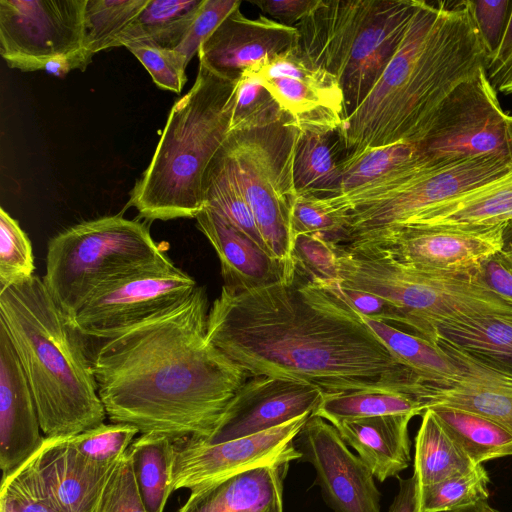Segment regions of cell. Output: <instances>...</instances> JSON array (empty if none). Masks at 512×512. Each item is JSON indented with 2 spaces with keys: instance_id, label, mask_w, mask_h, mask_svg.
Returning a JSON list of instances; mask_svg holds the SVG:
<instances>
[{
  "instance_id": "6da1fadb",
  "label": "cell",
  "mask_w": 512,
  "mask_h": 512,
  "mask_svg": "<svg viewBox=\"0 0 512 512\" xmlns=\"http://www.w3.org/2000/svg\"><path fill=\"white\" fill-rule=\"evenodd\" d=\"M207 338L249 375L313 384L324 394L387 388L413 395L419 376L375 334L341 291L295 264L272 283L222 286Z\"/></svg>"
},
{
  "instance_id": "7a4b0ae2",
  "label": "cell",
  "mask_w": 512,
  "mask_h": 512,
  "mask_svg": "<svg viewBox=\"0 0 512 512\" xmlns=\"http://www.w3.org/2000/svg\"><path fill=\"white\" fill-rule=\"evenodd\" d=\"M209 302L185 300L102 341L92 359L112 423L175 441L206 439L249 374L207 338Z\"/></svg>"
},
{
  "instance_id": "3957f363",
  "label": "cell",
  "mask_w": 512,
  "mask_h": 512,
  "mask_svg": "<svg viewBox=\"0 0 512 512\" xmlns=\"http://www.w3.org/2000/svg\"><path fill=\"white\" fill-rule=\"evenodd\" d=\"M489 61L469 0H418L390 62L337 132L343 160L371 148L417 144L444 100Z\"/></svg>"
},
{
  "instance_id": "277c9868",
  "label": "cell",
  "mask_w": 512,
  "mask_h": 512,
  "mask_svg": "<svg viewBox=\"0 0 512 512\" xmlns=\"http://www.w3.org/2000/svg\"><path fill=\"white\" fill-rule=\"evenodd\" d=\"M0 325L32 391L45 438H69L104 423L85 337L42 278L0 289Z\"/></svg>"
},
{
  "instance_id": "5b68a950",
  "label": "cell",
  "mask_w": 512,
  "mask_h": 512,
  "mask_svg": "<svg viewBox=\"0 0 512 512\" xmlns=\"http://www.w3.org/2000/svg\"><path fill=\"white\" fill-rule=\"evenodd\" d=\"M239 78L199 62L193 86L172 106L126 207L150 221L196 218L204 209L205 175L231 130Z\"/></svg>"
},
{
  "instance_id": "8992f818",
  "label": "cell",
  "mask_w": 512,
  "mask_h": 512,
  "mask_svg": "<svg viewBox=\"0 0 512 512\" xmlns=\"http://www.w3.org/2000/svg\"><path fill=\"white\" fill-rule=\"evenodd\" d=\"M417 2L319 0L295 26L299 53L336 77L346 116L363 101L390 62Z\"/></svg>"
},
{
  "instance_id": "52a82bcc",
  "label": "cell",
  "mask_w": 512,
  "mask_h": 512,
  "mask_svg": "<svg viewBox=\"0 0 512 512\" xmlns=\"http://www.w3.org/2000/svg\"><path fill=\"white\" fill-rule=\"evenodd\" d=\"M339 284L380 296L408 322V330L435 343L443 322L487 315L512 316V304L474 272H447L404 264L373 247L336 245Z\"/></svg>"
},
{
  "instance_id": "ba28073f",
  "label": "cell",
  "mask_w": 512,
  "mask_h": 512,
  "mask_svg": "<svg viewBox=\"0 0 512 512\" xmlns=\"http://www.w3.org/2000/svg\"><path fill=\"white\" fill-rule=\"evenodd\" d=\"M299 128L279 105L231 127L218 151L236 179L268 253L291 265L293 159Z\"/></svg>"
},
{
  "instance_id": "9c48e42d",
  "label": "cell",
  "mask_w": 512,
  "mask_h": 512,
  "mask_svg": "<svg viewBox=\"0 0 512 512\" xmlns=\"http://www.w3.org/2000/svg\"><path fill=\"white\" fill-rule=\"evenodd\" d=\"M170 261L144 222L109 215L80 222L53 236L47 244L42 279L72 320L105 284Z\"/></svg>"
},
{
  "instance_id": "30bf717a",
  "label": "cell",
  "mask_w": 512,
  "mask_h": 512,
  "mask_svg": "<svg viewBox=\"0 0 512 512\" xmlns=\"http://www.w3.org/2000/svg\"><path fill=\"white\" fill-rule=\"evenodd\" d=\"M510 170L512 162L500 157L422 165L325 200L344 219L343 244H348L402 226L427 208Z\"/></svg>"
},
{
  "instance_id": "8fae6325",
  "label": "cell",
  "mask_w": 512,
  "mask_h": 512,
  "mask_svg": "<svg viewBox=\"0 0 512 512\" xmlns=\"http://www.w3.org/2000/svg\"><path fill=\"white\" fill-rule=\"evenodd\" d=\"M417 145L431 166L481 157L512 162V115L503 111L486 70L444 100Z\"/></svg>"
},
{
  "instance_id": "7c38bea8",
  "label": "cell",
  "mask_w": 512,
  "mask_h": 512,
  "mask_svg": "<svg viewBox=\"0 0 512 512\" xmlns=\"http://www.w3.org/2000/svg\"><path fill=\"white\" fill-rule=\"evenodd\" d=\"M86 0H1L0 54L8 67L45 71L90 55L83 48Z\"/></svg>"
},
{
  "instance_id": "4fadbf2b",
  "label": "cell",
  "mask_w": 512,
  "mask_h": 512,
  "mask_svg": "<svg viewBox=\"0 0 512 512\" xmlns=\"http://www.w3.org/2000/svg\"><path fill=\"white\" fill-rule=\"evenodd\" d=\"M197 286L172 261L159 264L105 284L71 321L85 338L103 341L187 299Z\"/></svg>"
},
{
  "instance_id": "5bb4252c",
  "label": "cell",
  "mask_w": 512,
  "mask_h": 512,
  "mask_svg": "<svg viewBox=\"0 0 512 512\" xmlns=\"http://www.w3.org/2000/svg\"><path fill=\"white\" fill-rule=\"evenodd\" d=\"M311 415L215 444L198 438L176 441L172 490H201L251 469L301 459L295 439Z\"/></svg>"
},
{
  "instance_id": "9a60e30c",
  "label": "cell",
  "mask_w": 512,
  "mask_h": 512,
  "mask_svg": "<svg viewBox=\"0 0 512 512\" xmlns=\"http://www.w3.org/2000/svg\"><path fill=\"white\" fill-rule=\"evenodd\" d=\"M506 225L403 226L348 244L373 247L420 269L473 272L483 260L503 249Z\"/></svg>"
},
{
  "instance_id": "2e32d148",
  "label": "cell",
  "mask_w": 512,
  "mask_h": 512,
  "mask_svg": "<svg viewBox=\"0 0 512 512\" xmlns=\"http://www.w3.org/2000/svg\"><path fill=\"white\" fill-rule=\"evenodd\" d=\"M244 72L261 78L299 130L333 134L340 129L346 114L344 95L336 77L307 61L297 47Z\"/></svg>"
},
{
  "instance_id": "e0dca14e",
  "label": "cell",
  "mask_w": 512,
  "mask_h": 512,
  "mask_svg": "<svg viewBox=\"0 0 512 512\" xmlns=\"http://www.w3.org/2000/svg\"><path fill=\"white\" fill-rule=\"evenodd\" d=\"M295 444L301 460L314 467L323 497L334 512H380L381 493L373 474L331 423L311 415Z\"/></svg>"
},
{
  "instance_id": "ac0fdd59",
  "label": "cell",
  "mask_w": 512,
  "mask_h": 512,
  "mask_svg": "<svg viewBox=\"0 0 512 512\" xmlns=\"http://www.w3.org/2000/svg\"><path fill=\"white\" fill-rule=\"evenodd\" d=\"M323 395L320 388L307 382L253 376L231 399L212 433L201 440L215 444L246 437L313 414Z\"/></svg>"
},
{
  "instance_id": "d6986e66",
  "label": "cell",
  "mask_w": 512,
  "mask_h": 512,
  "mask_svg": "<svg viewBox=\"0 0 512 512\" xmlns=\"http://www.w3.org/2000/svg\"><path fill=\"white\" fill-rule=\"evenodd\" d=\"M456 367L449 378L419 381L414 397L425 410L447 406L476 413L512 433V375L491 368L445 340L436 342Z\"/></svg>"
},
{
  "instance_id": "ffe728a7",
  "label": "cell",
  "mask_w": 512,
  "mask_h": 512,
  "mask_svg": "<svg viewBox=\"0 0 512 512\" xmlns=\"http://www.w3.org/2000/svg\"><path fill=\"white\" fill-rule=\"evenodd\" d=\"M298 40L297 27L264 16L247 18L239 7L201 44L197 56L200 63L213 71L238 77L296 48Z\"/></svg>"
},
{
  "instance_id": "44dd1931",
  "label": "cell",
  "mask_w": 512,
  "mask_h": 512,
  "mask_svg": "<svg viewBox=\"0 0 512 512\" xmlns=\"http://www.w3.org/2000/svg\"><path fill=\"white\" fill-rule=\"evenodd\" d=\"M32 391L5 329L0 325V467L6 479L42 448Z\"/></svg>"
},
{
  "instance_id": "7402d4cb",
  "label": "cell",
  "mask_w": 512,
  "mask_h": 512,
  "mask_svg": "<svg viewBox=\"0 0 512 512\" xmlns=\"http://www.w3.org/2000/svg\"><path fill=\"white\" fill-rule=\"evenodd\" d=\"M30 463L45 492L61 512H90L114 464L93 462L69 438H45Z\"/></svg>"
},
{
  "instance_id": "603a6c76",
  "label": "cell",
  "mask_w": 512,
  "mask_h": 512,
  "mask_svg": "<svg viewBox=\"0 0 512 512\" xmlns=\"http://www.w3.org/2000/svg\"><path fill=\"white\" fill-rule=\"evenodd\" d=\"M195 219L198 229L216 251L226 287H260L281 279L294 266V263L286 265L272 257L209 206H205Z\"/></svg>"
},
{
  "instance_id": "cb8c5ba5",
  "label": "cell",
  "mask_w": 512,
  "mask_h": 512,
  "mask_svg": "<svg viewBox=\"0 0 512 512\" xmlns=\"http://www.w3.org/2000/svg\"><path fill=\"white\" fill-rule=\"evenodd\" d=\"M410 414H392L341 420L332 425L356 450L380 482L397 476L411 462L408 425Z\"/></svg>"
},
{
  "instance_id": "d4e9b609",
  "label": "cell",
  "mask_w": 512,
  "mask_h": 512,
  "mask_svg": "<svg viewBox=\"0 0 512 512\" xmlns=\"http://www.w3.org/2000/svg\"><path fill=\"white\" fill-rule=\"evenodd\" d=\"M510 222H512V170L427 208L399 227H482Z\"/></svg>"
},
{
  "instance_id": "484cf974",
  "label": "cell",
  "mask_w": 512,
  "mask_h": 512,
  "mask_svg": "<svg viewBox=\"0 0 512 512\" xmlns=\"http://www.w3.org/2000/svg\"><path fill=\"white\" fill-rule=\"evenodd\" d=\"M442 339L475 360L512 375V316L487 315L443 322L435 327Z\"/></svg>"
},
{
  "instance_id": "4316f807",
  "label": "cell",
  "mask_w": 512,
  "mask_h": 512,
  "mask_svg": "<svg viewBox=\"0 0 512 512\" xmlns=\"http://www.w3.org/2000/svg\"><path fill=\"white\" fill-rule=\"evenodd\" d=\"M204 0H149L116 47L176 49L186 38Z\"/></svg>"
},
{
  "instance_id": "83f0119b",
  "label": "cell",
  "mask_w": 512,
  "mask_h": 512,
  "mask_svg": "<svg viewBox=\"0 0 512 512\" xmlns=\"http://www.w3.org/2000/svg\"><path fill=\"white\" fill-rule=\"evenodd\" d=\"M476 466L435 413L427 408L415 438L413 476L418 488L466 473Z\"/></svg>"
},
{
  "instance_id": "f1b7e54d",
  "label": "cell",
  "mask_w": 512,
  "mask_h": 512,
  "mask_svg": "<svg viewBox=\"0 0 512 512\" xmlns=\"http://www.w3.org/2000/svg\"><path fill=\"white\" fill-rule=\"evenodd\" d=\"M139 493L147 512H163L173 492L176 441L166 435L141 434L128 448Z\"/></svg>"
},
{
  "instance_id": "f546056e",
  "label": "cell",
  "mask_w": 512,
  "mask_h": 512,
  "mask_svg": "<svg viewBox=\"0 0 512 512\" xmlns=\"http://www.w3.org/2000/svg\"><path fill=\"white\" fill-rule=\"evenodd\" d=\"M330 135L300 130L293 159V180L297 194L326 198L339 193L341 162H337L334 156Z\"/></svg>"
},
{
  "instance_id": "4dcf8cb0",
  "label": "cell",
  "mask_w": 512,
  "mask_h": 512,
  "mask_svg": "<svg viewBox=\"0 0 512 512\" xmlns=\"http://www.w3.org/2000/svg\"><path fill=\"white\" fill-rule=\"evenodd\" d=\"M424 411V406L412 395L387 388H369L324 394L312 415L333 424L341 420L381 415L417 416L422 415Z\"/></svg>"
},
{
  "instance_id": "1f68e13d",
  "label": "cell",
  "mask_w": 512,
  "mask_h": 512,
  "mask_svg": "<svg viewBox=\"0 0 512 512\" xmlns=\"http://www.w3.org/2000/svg\"><path fill=\"white\" fill-rule=\"evenodd\" d=\"M430 409L475 464L512 456V433L501 425L458 408L433 406Z\"/></svg>"
},
{
  "instance_id": "d6a6232c",
  "label": "cell",
  "mask_w": 512,
  "mask_h": 512,
  "mask_svg": "<svg viewBox=\"0 0 512 512\" xmlns=\"http://www.w3.org/2000/svg\"><path fill=\"white\" fill-rule=\"evenodd\" d=\"M363 317L387 348L419 376V381L449 378L455 374V365L437 343L392 324Z\"/></svg>"
},
{
  "instance_id": "836d02e7",
  "label": "cell",
  "mask_w": 512,
  "mask_h": 512,
  "mask_svg": "<svg viewBox=\"0 0 512 512\" xmlns=\"http://www.w3.org/2000/svg\"><path fill=\"white\" fill-rule=\"evenodd\" d=\"M423 164L430 165L417 144L398 143L367 149L354 158L341 161L342 181L338 194Z\"/></svg>"
},
{
  "instance_id": "e575fe53",
  "label": "cell",
  "mask_w": 512,
  "mask_h": 512,
  "mask_svg": "<svg viewBox=\"0 0 512 512\" xmlns=\"http://www.w3.org/2000/svg\"><path fill=\"white\" fill-rule=\"evenodd\" d=\"M204 198L205 206L216 210L234 227L267 251L254 214L236 179L218 153L205 175Z\"/></svg>"
},
{
  "instance_id": "d590c367",
  "label": "cell",
  "mask_w": 512,
  "mask_h": 512,
  "mask_svg": "<svg viewBox=\"0 0 512 512\" xmlns=\"http://www.w3.org/2000/svg\"><path fill=\"white\" fill-rule=\"evenodd\" d=\"M149 0H86L83 48L93 56L117 41Z\"/></svg>"
},
{
  "instance_id": "8d00e7d4",
  "label": "cell",
  "mask_w": 512,
  "mask_h": 512,
  "mask_svg": "<svg viewBox=\"0 0 512 512\" xmlns=\"http://www.w3.org/2000/svg\"><path fill=\"white\" fill-rule=\"evenodd\" d=\"M490 477L482 464L446 480L418 488L419 512H450L488 501Z\"/></svg>"
},
{
  "instance_id": "74e56055",
  "label": "cell",
  "mask_w": 512,
  "mask_h": 512,
  "mask_svg": "<svg viewBox=\"0 0 512 512\" xmlns=\"http://www.w3.org/2000/svg\"><path fill=\"white\" fill-rule=\"evenodd\" d=\"M32 244L3 207L0 209V289L21 283L34 276Z\"/></svg>"
},
{
  "instance_id": "f35d334b",
  "label": "cell",
  "mask_w": 512,
  "mask_h": 512,
  "mask_svg": "<svg viewBox=\"0 0 512 512\" xmlns=\"http://www.w3.org/2000/svg\"><path fill=\"white\" fill-rule=\"evenodd\" d=\"M293 237L300 234L317 235L335 244H343L346 228L343 218L325 198L297 194L291 212Z\"/></svg>"
},
{
  "instance_id": "ab89813d",
  "label": "cell",
  "mask_w": 512,
  "mask_h": 512,
  "mask_svg": "<svg viewBox=\"0 0 512 512\" xmlns=\"http://www.w3.org/2000/svg\"><path fill=\"white\" fill-rule=\"evenodd\" d=\"M90 512H147L127 450L106 476Z\"/></svg>"
},
{
  "instance_id": "60d3db41",
  "label": "cell",
  "mask_w": 512,
  "mask_h": 512,
  "mask_svg": "<svg viewBox=\"0 0 512 512\" xmlns=\"http://www.w3.org/2000/svg\"><path fill=\"white\" fill-rule=\"evenodd\" d=\"M139 430L123 423L101 424L69 437L71 444L87 459L114 464L125 454Z\"/></svg>"
},
{
  "instance_id": "b9f144b4",
  "label": "cell",
  "mask_w": 512,
  "mask_h": 512,
  "mask_svg": "<svg viewBox=\"0 0 512 512\" xmlns=\"http://www.w3.org/2000/svg\"><path fill=\"white\" fill-rule=\"evenodd\" d=\"M0 512H61L45 492L30 461L1 481Z\"/></svg>"
},
{
  "instance_id": "7bdbcfd3",
  "label": "cell",
  "mask_w": 512,
  "mask_h": 512,
  "mask_svg": "<svg viewBox=\"0 0 512 512\" xmlns=\"http://www.w3.org/2000/svg\"><path fill=\"white\" fill-rule=\"evenodd\" d=\"M292 260L296 268L313 281L326 284L340 281L336 245L320 236H295Z\"/></svg>"
},
{
  "instance_id": "ee69618b",
  "label": "cell",
  "mask_w": 512,
  "mask_h": 512,
  "mask_svg": "<svg viewBox=\"0 0 512 512\" xmlns=\"http://www.w3.org/2000/svg\"><path fill=\"white\" fill-rule=\"evenodd\" d=\"M127 49L146 68L154 83L161 89L180 93L187 81L186 57L176 49H163L145 45Z\"/></svg>"
},
{
  "instance_id": "f6af8a7d",
  "label": "cell",
  "mask_w": 512,
  "mask_h": 512,
  "mask_svg": "<svg viewBox=\"0 0 512 512\" xmlns=\"http://www.w3.org/2000/svg\"><path fill=\"white\" fill-rule=\"evenodd\" d=\"M240 5V0H204L186 38L176 50L182 53L189 63L192 57L197 55L201 44Z\"/></svg>"
},
{
  "instance_id": "bcb514c9",
  "label": "cell",
  "mask_w": 512,
  "mask_h": 512,
  "mask_svg": "<svg viewBox=\"0 0 512 512\" xmlns=\"http://www.w3.org/2000/svg\"><path fill=\"white\" fill-rule=\"evenodd\" d=\"M478 30L491 56L499 47L512 9L511 0H469Z\"/></svg>"
},
{
  "instance_id": "7dc6e473",
  "label": "cell",
  "mask_w": 512,
  "mask_h": 512,
  "mask_svg": "<svg viewBox=\"0 0 512 512\" xmlns=\"http://www.w3.org/2000/svg\"><path fill=\"white\" fill-rule=\"evenodd\" d=\"M278 105L261 78L250 72L240 75L232 126Z\"/></svg>"
},
{
  "instance_id": "c3c4849f",
  "label": "cell",
  "mask_w": 512,
  "mask_h": 512,
  "mask_svg": "<svg viewBox=\"0 0 512 512\" xmlns=\"http://www.w3.org/2000/svg\"><path fill=\"white\" fill-rule=\"evenodd\" d=\"M340 288L345 297L361 315L408 329V322L404 315L384 298L341 285Z\"/></svg>"
},
{
  "instance_id": "681fc988",
  "label": "cell",
  "mask_w": 512,
  "mask_h": 512,
  "mask_svg": "<svg viewBox=\"0 0 512 512\" xmlns=\"http://www.w3.org/2000/svg\"><path fill=\"white\" fill-rule=\"evenodd\" d=\"M473 272L487 288L512 304V260L503 250L483 260Z\"/></svg>"
},
{
  "instance_id": "f907efd6",
  "label": "cell",
  "mask_w": 512,
  "mask_h": 512,
  "mask_svg": "<svg viewBox=\"0 0 512 512\" xmlns=\"http://www.w3.org/2000/svg\"><path fill=\"white\" fill-rule=\"evenodd\" d=\"M486 74L497 93L512 94V9L501 43L490 58Z\"/></svg>"
},
{
  "instance_id": "816d5d0a",
  "label": "cell",
  "mask_w": 512,
  "mask_h": 512,
  "mask_svg": "<svg viewBox=\"0 0 512 512\" xmlns=\"http://www.w3.org/2000/svg\"><path fill=\"white\" fill-rule=\"evenodd\" d=\"M319 0H253L264 13L276 18L280 23L296 26L318 4Z\"/></svg>"
},
{
  "instance_id": "f5cc1de1",
  "label": "cell",
  "mask_w": 512,
  "mask_h": 512,
  "mask_svg": "<svg viewBox=\"0 0 512 512\" xmlns=\"http://www.w3.org/2000/svg\"><path fill=\"white\" fill-rule=\"evenodd\" d=\"M388 512H419L418 486L415 477L399 480V490Z\"/></svg>"
},
{
  "instance_id": "db71d44e",
  "label": "cell",
  "mask_w": 512,
  "mask_h": 512,
  "mask_svg": "<svg viewBox=\"0 0 512 512\" xmlns=\"http://www.w3.org/2000/svg\"><path fill=\"white\" fill-rule=\"evenodd\" d=\"M493 507L489 505L488 501H482L474 505L457 509L450 512H493Z\"/></svg>"
},
{
  "instance_id": "11a10c76",
  "label": "cell",
  "mask_w": 512,
  "mask_h": 512,
  "mask_svg": "<svg viewBox=\"0 0 512 512\" xmlns=\"http://www.w3.org/2000/svg\"><path fill=\"white\" fill-rule=\"evenodd\" d=\"M502 250L512 260V222L508 223L505 227L504 246Z\"/></svg>"
},
{
  "instance_id": "9f6ffc18",
  "label": "cell",
  "mask_w": 512,
  "mask_h": 512,
  "mask_svg": "<svg viewBox=\"0 0 512 512\" xmlns=\"http://www.w3.org/2000/svg\"><path fill=\"white\" fill-rule=\"evenodd\" d=\"M493 512H500V511L494 508V509H493Z\"/></svg>"
}]
</instances>
